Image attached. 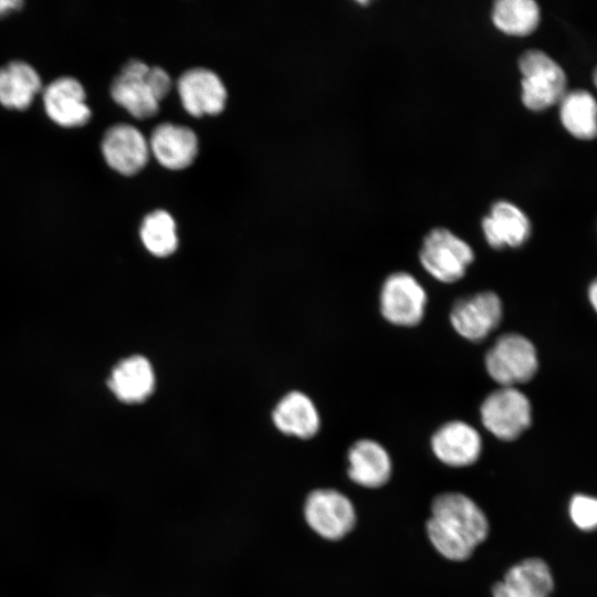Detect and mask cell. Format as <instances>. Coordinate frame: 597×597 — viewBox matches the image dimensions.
I'll return each instance as SVG.
<instances>
[{"mask_svg":"<svg viewBox=\"0 0 597 597\" xmlns=\"http://www.w3.org/2000/svg\"><path fill=\"white\" fill-rule=\"evenodd\" d=\"M489 521L483 510L460 492L438 494L426 522L427 536L444 558L463 562L489 534Z\"/></svg>","mask_w":597,"mask_h":597,"instance_id":"1","label":"cell"},{"mask_svg":"<svg viewBox=\"0 0 597 597\" xmlns=\"http://www.w3.org/2000/svg\"><path fill=\"white\" fill-rule=\"evenodd\" d=\"M519 70L522 74V102L532 112H543L557 105L568 91L565 70L542 50L523 52Z\"/></svg>","mask_w":597,"mask_h":597,"instance_id":"2","label":"cell"},{"mask_svg":"<svg viewBox=\"0 0 597 597\" xmlns=\"http://www.w3.org/2000/svg\"><path fill=\"white\" fill-rule=\"evenodd\" d=\"M484 364L489 376L501 387H515L537 373V350L524 335L507 333L486 352Z\"/></svg>","mask_w":597,"mask_h":597,"instance_id":"3","label":"cell"},{"mask_svg":"<svg viewBox=\"0 0 597 597\" xmlns=\"http://www.w3.org/2000/svg\"><path fill=\"white\" fill-rule=\"evenodd\" d=\"M484 428L502 441H513L532 423V406L516 387H500L489 394L480 407Z\"/></svg>","mask_w":597,"mask_h":597,"instance_id":"4","label":"cell"},{"mask_svg":"<svg viewBox=\"0 0 597 597\" xmlns=\"http://www.w3.org/2000/svg\"><path fill=\"white\" fill-rule=\"evenodd\" d=\"M473 259L471 247L444 228L432 229L423 239L419 252L423 269L442 283L460 280Z\"/></svg>","mask_w":597,"mask_h":597,"instance_id":"5","label":"cell"},{"mask_svg":"<svg viewBox=\"0 0 597 597\" xmlns=\"http://www.w3.org/2000/svg\"><path fill=\"white\" fill-rule=\"evenodd\" d=\"M304 519L310 528L328 541L345 537L356 524L350 499L335 489H316L304 502Z\"/></svg>","mask_w":597,"mask_h":597,"instance_id":"6","label":"cell"},{"mask_svg":"<svg viewBox=\"0 0 597 597\" xmlns=\"http://www.w3.org/2000/svg\"><path fill=\"white\" fill-rule=\"evenodd\" d=\"M380 312L389 323L410 327L425 315L427 294L420 283L407 272L387 276L380 290Z\"/></svg>","mask_w":597,"mask_h":597,"instance_id":"7","label":"cell"},{"mask_svg":"<svg viewBox=\"0 0 597 597\" xmlns=\"http://www.w3.org/2000/svg\"><path fill=\"white\" fill-rule=\"evenodd\" d=\"M502 301L495 292L482 291L459 298L451 308L450 322L463 338L478 343L483 341L501 323Z\"/></svg>","mask_w":597,"mask_h":597,"instance_id":"8","label":"cell"},{"mask_svg":"<svg viewBox=\"0 0 597 597\" xmlns=\"http://www.w3.org/2000/svg\"><path fill=\"white\" fill-rule=\"evenodd\" d=\"M102 153L107 165L126 176L142 170L149 158V143L143 133L130 124L111 126L102 139Z\"/></svg>","mask_w":597,"mask_h":597,"instance_id":"9","label":"cell"},{"mask_svg":"<svg viewBox=\"0 0 597 597\" xmlns=\"http://www.w3.org/2000/svg\"><path fill=\"white\" fill-rule=\"evenodd\" d=\"M177 90L184 108L192 116L217 115L224 108L226 86L210 70L186 71L177 82Z\"/></svg>","mask_w":597,"mask_h":597,"instance_id":"10","label":"cell"},{"mask_svg":"<svg viewBox=\"0 0 597 597\" xmlns=\"http://www.w3.org/2000/svg\"><path fill=\"white\" fill-rule=\"evenodd\" d=\"M430 446L434 457L443 464L464 468L478 461L482 451V439L471 425L454 420L434 431Z\"/></svg>","mask_w":597,"mask_h":597,"instance_id":"11","label":"cell"},{"mask_svg":"<svg viewBox=\"0 0 597 597\" xmlns=\"http://www.w3.org/2000/svg\"><path fill=\"white\" fill-rule=\"evenodd\" d=\"M148 70L146 63L132 60L114 78L111 86L112 98L139 119L153 117L159 109V102L146 80Z\"/></svg>","mask_w":597,"mask_h":597,"instance_id":"12","label":"cell"},{"mask_svg":"<svg viewBox=\"0 0 597 597\" xmlns=\"http://www.w3.org/2000/svg\"><path fill=\"white\" fill-rule=\"evenodd\" d=\"M554 578L549 566L538 557L512 565L491 590L492 597H549Z\"/></svg>","mask_w":597,"mask_h":597,"instance_id":"13","label":"cell"},{"mask_svg":"<svg viewBox=\"0 0 597 597\" xmlns=\"http://www.w3.org/2000/svg\"><path fill=\"white\" fill-rule=\"evenodd\" d=\"M43 104L48 116L63 127L82 126L91 117L84 87L71 76L55 78L46 85Z\"/></svg>","mask_w":597,"mask_h":597,"instance_id":"14","label":"cell"},{"mask_svg":"<svg viewBox=\"0 0 597 597\" xmlns=\"http://www.w3.org/2000/svg\"><path fill=\"white\" fill-rule=\"evenodd\" d=\"M155 383L153 365L143 355H132L118 362L107 379L109 390L128 405L147 400L155 390Z\"/></svg>","mask_w":597,"mask_h":597,"instance_id":"15","label":"cell"},{"mask_svg":"<svg viewBox=\"0 0 597 597\" xmlns=\"http://www.w3.org/2000/svg\"><path fill=\"white\" fill-rule=\"evenodd\" d=\"M347 474L357 485L377 489L385 485L392 472V463L387 450L377 441L360 439L347 452Z\"/></svg>","mask_w":597,"mask_h":597,"instance_id":"16","label":"cell"},{"mask_svg":"<svg viewBox=\"0 0 597 597\" xmlns=\"http://www.w3.org/2000/svg\"><path fill=\"white\" fill-rule=\"evenodd\" d=\"M149 149L157 161L168 169H184L192 164L198 153L196 133L182 125L163 123L151 133Z\"/></svg>","mask_w":597,"mask_h":597,"instance_id":"17","label":"cell"},{"mask_svg":"<svg viewBox=\"0 0 597 597\" xmlns=\"http://www.w3.org/2000/svg\"><path fill=\"white\" fill-rule=\"evenodd\" d=\"M485 240L493 249L519 248L531 237V221L515 205L498 201L482 220Z\"/></svg>","mask_w":597,"mask_h":597,"instance_id":"18","label":"cell"},{"mask_svg":"<svg viewBox=\"0 0 597 597\" xmlns=\"http://www.w3.org/2000/svg\"><path fill=\"white\" fill-rule=\"evenodd\" d=\"M272 420L279 431L298 439L314 437L321 426L316 406L308 396L297 390L280 399L273 409Z\"/></svg>","mask_w":597,"mask_h":597,"instance_id":"19","label":"cell"},{"mask_svg":"<svg viewBox=\"0 0 597 597\" xmlns=\"http://www.w3.org/2000/svg\"><path fill=\"white\" fill-rule=\"evenodd\" d=\"M558 105L559 122L568 135L580 142L597 138V100L590 92L567 91Z\"/></svg>","mask_w":597,"mask_h":597,"instance_id":"20","label":"cell"},{"mask_svg":"<svg viewBox=\"0 0 597 597\" xmlns=\"http://www.w3.org/2000/svg\"><path fill=\"white\" fill-rule=\"evenodd\" d=\"M41 86L39 73L24 61H11L0 67V103L8 108H27Z\"/></svg>","mask_w":597,"mask_h":597,"instance_id":"21","label":"cell"},{"mask_svg":"<svg viewBox=\"0 0 597 597\" xmlns=\"http://www.w3.org/2000/svg\"><path fill=\"white\" fill-rule=\"evenodd\" d=\"M492 20L505 34L526 36L537 29L541 10L533 0H500L494 3Z\"/></svg>","mask_w":597,"mask_h":597,"instance_id":"22","label":"cell"},{"mask_svg":"<svg viewBox=\"0 0 597 597\" xmlns=\"http://www.w3.org/2000/svg\"><path fill=\"white\" fill-rule=\"evenodd\" d=\"M139 233L144 247L155 256H169L178 247L176 222L165 210L148 213L143 220Z\"/></svg>","mask_w":597,"mask_h":597,"instance_id":"23","label":"cell"},{"mask_svg":"<svg viewBox=\"0 0 597 597\" xmlns=\"http://www.w3.org/2000/svg\"><path fill=\"white\" fill-rule=\"evenodd\" d=\"M568 513L572 522L579 530L597 528V498L575 494L569 501Z\"/></svg>","mask_w":597,"mask_h":597,"instance_id":"24","label":"cell"},{"mask_svg":"<svg viewBox=\"0 0 597 597\" xmlns=\"http://www.w3.org/2000/svg\"><path fill=\"white\" fill-rule=\"evenodd\" d=\"M146 80L158 102L164 100L171 88L170 76L161 67H149Z\"/></svg>","mask_w":597,"mask_h":597,"instance_id":"25","label":"cell"},{"mask_svg":"<svg viewBox=\"0 0 597 597\" xmlns=\"http://www.w3.org/2000/svg\"><path fill=\"white\" fill-rule=\"evenodd\" d=\"M22 4L21 0H0V17L19 9Z\"/></svg>","mask_w":597,"mask_h":597,"instance_id":"26","label":"cell"},{"mask_svg":"<svg viewBox=\"0 0 597 597\" xmlns=\"http://www.w3.org/2000/svg\"><path fill=\"white\" fill-rule=\"evenodd\" d=\"M587 297L590 306L597 314V279L589 284L587 290Z\"/></svg>","mask_w":597,"mask_h":597,"instance_id":"27","label":"cell"},{"mask_svg":"<svg viewBox=\"0 0 597 597\" xmlns=\"http://www.w3.org/2000/svg\"><path fill=\"white\" fill-rule=\"evenodd\" d=\"M591 81H593L594 86L597 88V65L593 70Z\"/></svg>","mask_w":597,"mask_h":597,"instance_id":"28","label":"cell"}]
</instances>
